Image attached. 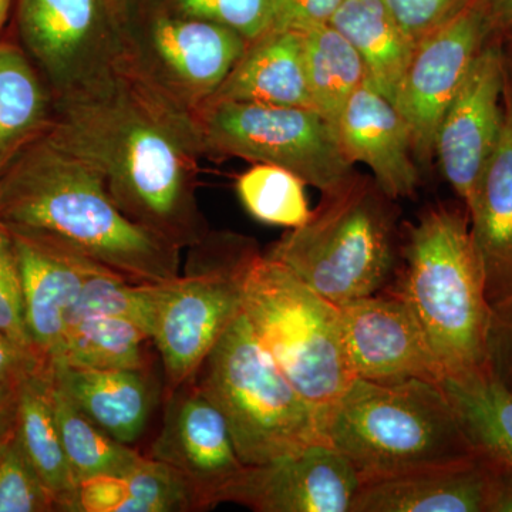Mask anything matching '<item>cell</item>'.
I'll return each instance as SVG.
<instances>
[{
    "label": "cell",
    "instance_id": "cell-1",
    "mask_svg": "<svg viewBox=\"0 0 512 512\" xmlns=\"http://www.w3.org/2000/svg\"><path fill=\"white\" fill-rule=\"evenodd\" d=\"M46 136L90 165L121 212L151 234L181 251L207 237L197 200L204 157L197 121L127 56L92 86L57 97Z\"/></svg>",
    "mask_w": 512,
    "mask_h": 512
},
{
    "label": "cell",
    "instance_id": "cell-2",
    "mask_svg": "<svg viewBox=\"0 0 512 512\" xmlns=\"http://www.w3.org/2000/svg\"><path fill=\"white\" fill-rule=\"evenodd\" d=\"M0 224L69 245L131 281L181 274V249L127 218L100 175L47 136L0 178Z\"/></svg>",
    "mask_w": 512,
    "mask_h": 512
},
{
    "label": "cell",
    "instance_id": "cell-3",
    "mask_svg": "<svg viewBox=\"0 0 512 512\" xmlns=\"http://www.w3.org/2000/svg\"><path fill=\"white\" fill-rule=\"evenodd\" d=\"M392 292L419 323L444 377L488 373L491 312L470 215L434 207L407 229Z\"/></svg>",
    "mask_w": 512,
    "mask_h": 512
},
{
    "label": "cell",
    "instance_id": "cell-4",
    "mask_svg": "<svg viewBox=\"0 0 512 512\" xmlns=\"http://www.w3.org/2000/svg\"><path fill=\"white\" fill-rule=\"evenodd\" d=\"M326 441L362 483L476 454L439 383L356 377L330 414Z\"/></svg>",
    "mask_w": 512,
    "mask_h": 512
},
{
    "label": "cell",
    "instance_id": "cell-5",
    "mask_svg": "<svg viewBox=\"0 0 512 512\" xmlns=\"http://www.w3.org/2000/svg\"><path fill=\"white\" fill-rule=\"evenodd\" d=\"M266 254L335 305L382 292L396 265V214L375 181L356 177Z\"/></svg>",
    "mask_w": 512,
    "mask_h": 512
},
{
    "label": "cell",
    "instance_id": "cell-6",
    "mask_svg": "<svg viewBox=\"0 0 512 512\" xmlns=\"http://www.w3.org/2000/svg\"><path fill=\"white\" fill-rule=\"evenodd\" d=\"M242 313L282 375L311 404L325 434L330 414L356 379L339 306L258 254L245 275Z\"/></svg>",
    "mask_w": 512,
    "mask_h": 512
},
{
    "label": "cell",
    "instance_id": "cell-7",
    "mask_svg": "<svg viewBox=\"0 0 512 512\" xmlns=\"http://www.w3.org/2000/svg\"><path fill=\"white\" fill-rule=\"evenodd\" d=\"M194 380L227 421L245 466L326 441L315 410L282 375L242 312Z\"/></svg>",
    "mask_w": 512,
    "mask_h": 512
},
{
    "label": "cell",
    "instance_id": "cell-8",
    "mask_svg": "<svg viewBox=\"0 0 512 512\" xmlns=\"http://www.w3.org/2000/svg\"><path fill=\"white\" fill-rule=\"evenodd\" d=\"M258 254L247 238L208 232L188 248L184 274L164 282L153 343L167 392L195 379L242 312L245 275Z\"/></svg>",
    "mask_w": 512,
    "mask_h": 512
},
{
    "label": "cell",
    "instance_id": "cell-9",
    "mask_svg": "<svg viewBox=\"0 0 512 512\" xmlns=\"http://www.w3.org/2000/svg\"><path fill=\"white\" fill-rule=\"evenodd\" d=\"M194 117L204 157L212 160L278 165L322 192L353 175L335 131L309 107L212 101Z\"/></svg>",
    "mask_w": 512,
    "mask_h": 512
},
{
    "label": "cell",
    "instance_id": "cell-10",
    "mask_svg": "<svg viewBox=\"0 0 512 512\" xmlns=\"http://www.w3.org/2000/svg\"><path fill=\"white\" fill-rule=\"evenodd\" d=\"M248 40L218 23L130 0L127 59L147 82L194 116L220 89Z\"/></svg>",
    "mask_w": 512,
    "mask_h": 512
},
{
    "label": "cell",
    "instance_id": "cell-11",
    "mask_svg": "<svg viewBox=\"0 0 512 512\" xmlns=\"http://www.w3.org/2000/svg\"><path fill=\"white\" fill-rule=\"evenodd\" d=\"M128 8L130 0H16L18 43L55 99L126 59Z\"/></svg>",
    "mask_w": 512,
    "mask_h": 512
},
{
    "label": "cell",
    "instance_id": "cell-12",
    "mask_svg": "<svg viewBox=\"0 0 512 512\" xmlns=\"http://www.w3.org/2000/svg\"><path fill=\"white\" fill-rule=\"evenodd\" d=\"M160 431L147 457L173 470L194 500L195 510L224 503L244 471L231 431L220 410L195 380L167 392Z\"/></svg>",
    "mask_w": 512,
    "mask_h": 512
},
{
    "label": "cell",
    "instance_id": "cell-13",
    "mask_svg": "<svg viewBox=\"0 0 512 512\" xmlns=\"http://www.w3.org/2000/svg\"><path fill=\"white\" fill-rule=\"evenodd\" d=\"M490 30L484 0H476L414 50L397 89L394 106L409 126L414 157L420 163L429 164L436 154L434 147L441 119Z\"/></svg>",
    "mask_w": 512,
    "mask_h": 512
},
{
    "label": "cell",
    "instance_id": "cell-14",
    "mask_svg": "<svg viewBox=\"0 0 512 512\" xmlns=\"http://www.w3.org/2000/svg\"><path fill=\"white\" fill-rule=\"evenodd\" d=\"M504 64L497 47L480 50L437 130L436 156L441 171L470 215L485 168L503 127L500 106Z\"/></svg>",
    "mask_w": 512,
    "mask_h": 512
},
{
    "label": "cell",
    "instance_id": "cell-15",
    "mask_svg": "<svg viewBox=\"0 0 512 512\" xmlns=\"http://www.w3.org/2000/svg\"><path fill=\"white\" fill-rule=\"evenodd\" d=\"M359 474L328 441L258 466H245L224 503L258 512H350Z\"/></svg>",
    "mask_w": 512,
    "mask_h": 512
},
{
    "label": "cell",
    "instance_id": "cell-16",
    "mask_svg": "<svg viewBox=\"0 0 512 512\" xmlns=\"http://www.w3.org/2000/svg\"><path fill=\"white\" fill-rule=\"evenodd\" d=\"M350 366L359 379L394 383L444 375L419 323L396 293L379 292L339 305Z\"/></svg>",
    "mask_w": 512,
    "mask_h": 512
},
{
    "label": "cell",
    "instance_id": "cell-17",
    "mask_svg": "<svg viewBox=\"0 0 512 512\" xmlns=\"http://www.w3.org/2000/svg\"><path fill=\"white\" fill-rule=\"evenodd\" d=\"M10 235L18 256L30 340L37 355L52 366L74 303L87 279L104 265L53 239Z\"/></svg>",
    "mask_w": 512,
    "mask_h": 512
},
{
    "label": "cell",
    "instance_id": "cell-18",
    "mask_svg": "<svg viewBox=\"0 0 512 512\" xmlns=\"http://www.w3.org/2000/svg\"><path fill=\"white\" fill-rule=\"evenodd\" d=\"M338 140L346 160L365 164L390 200L410 197L417 190L420 173L409 126L392 101L367 80L343 110Z\"/></svg>",
    "mask_w": 512,
    "mask_h": 512
},
{
    "label": "cell",
    "instance_id": "cell-19",
    "mask_svg": "<svg viewBox=\"0 0 512 512\" xmlns=\"http://www.w3.org/2000/svg\"><path fill=\"white\" fill-rule=\"evenodd\" d=\"M491 464L480 454L360 485L350 512H487Z\"/></svg>",
    "mask_w": 512,
    "mask_h": 512
},
{
    "label": "cell",
    "instance_id": "cell-20",
    "mask_svg": "<svg viewBox=\"0 0 512 512\" xmlns=\"http://www.w3.org/2000/svg\"><path fill=\"white\" fill-rule=\"evenodd\" d=\"M56 386L93 423L120 443L133 447L153 419L160 387L143 369H77L52 366Z\"/></svg>",
    "mask_w": 512,
    "mask_h": 512
},
{
    "label": "cell",
    "instance_id": "cell-21",
    "mask_svg": "<svg viewBox=\"0 0 512 512\" xmlns=\"http://www.w3.org/2000/svg\"><path fill=\"white\" fill-rule=\"evenodd\" d=\"M471 235L483 268L491 309L512 299V100L487 168L474 210Z\"/></svg>",
    "mask_w": 512,
    "mask_h": 512
},
{
    "label": "cell",
    "instance_id": "cell-22",
    "mask_svg": "<svg viewBox=\"0 0 512 512\" xmlns=\"http://www.w3.org/2000/svg\"><path fill=\"white\" fill-rule=\"evenodd\" d=\"M212 101L312 109L302 33L269 29L249 40Z\"/></svg>",
    "mask_w": 512,
    "mask_h": 512
},
{
    "label": "cell",
    "instance_id": "cell-23",
    "mask_svg": "<svg viewBox=\"0 0 512 512\" xmlns=\"http://www.w3.org/2000/svg\"><path fill=\"white\" fill-rule=\"evenodd\" d=\"M55 96L19 43L0 40V178L16 158L46 136Z\"/></svg>",
    "mask_w": 512,
    "mask_h": 512
},
{
    "label": "cell",
    "instance_id": "cell-24",
    "mask_svg": "<svg viewBox=\"0 0 512 512\" xmlns=\"http://www.w3.org/2000/svg\"><path fill=\"white\" fill-rule=\"evenodd\" d=\"M15 431L30 463L55 495L57 511L67 512L77 484L57 426L52 366H43L19 383Z\"/></svg>",
    "mask_w": 512,
    "mask_h": 512
},
{
    "label": "cell",
    "instance_id": "cell-25",
    "mask_svg": "<svg viewBox=\"0 0 512 512\" xmlns=\"http://www.w3.org/2000/svg\"><path fill=\"white\" fill-rule=\"evenodd\" d=\"M362 57L367 82L392 101L416 46L383 0H343L329 23Z\"/></svg>",
    "mask_w": 512,
    "mask_h": 512
},
{
    "label": "cell",
    "instance_id": "cell-26",
    "mask_svg": "<svg viewBox=\"0 0 512 512\" xmlns=\"http://www.w3.org/2000/svg\"><path fill=\"white\" fill-rule=\"evenodd\" d=\"M195 510L187 485L150 457L130 473L77 483L67 512H188Z\"/></svg>",
    "mask_w": 512,
    "mask_h": 512
},
{
    "label": "cell",
    "instance_id": "cell-27",
    "mask_svg": "<svg viewBox=\"0 0 512 512\" xmlns=\"http://www.w3.org/2000/svg\"><path fill=\"white\" fill-rule=\"evenodd\" d=\"M477 454L512 471V393L488 373L439 383Z\"/></svg>",
    "mask_w": 512,
    "mask_h": 512
},
{
    "label": "cell",
    "instance_id": "cell-28",
    "mask_svg": "<svg viewBox=\"0 0 512 512\" xmlns=\"http://www.w3.org/2000/svg\"><path fill=\"white\" fill-rule=\"evenodd\" d=\"M302 35L312 109L328 121L338 136L346 104L367 80L365 64L355 47L330 25Z\"/></svg>",
    "mask_w": 512,
    "mask_h": 512
},
{
    "label": "cell",
    "instance_id": "cell-29",
    "mask_svg": "<svg viewBox=\"0 0 512 512\" xmlns=\"http://www.w3.org/2000/svg\"><path fill=\"white\" fill-rule=\"evenodd\" d=\"M153 342L130 320L89 315L67 326L52 366L77 369H143L148 367L147 343Z\"/></svg>",
    "mask_w": 512,
    "mask_h": 512
},
{
    "label": "cell",
    "instance_id": "cell-30",
    "mask_svg": "<svg viewBox=\"0 0 512 512\" xmlns=\"http://www.w3.org/2000/svg\"><path fill=\"white\" fill-rule=\"evenodd\" d=\"M53 406L76 484L93 477L130 473L146 457L100 429L56 386L55 380Z\"/></svg>",
    "mask_w": 512,
    "mask_h": 512
},
{
    "label": "cell",
    "instance_id": "cell-31",
    "mask_svg": "<svg viewBox=\"0 0 512 512\" xmlns=\"http://www.w3.org/2000/svg\"><path fill=\"white\" fill-rule=\"evenodd\" d=\"M163 284L131 281L104 266L87 279L67 326L89 315L119 316L133 322L153 340Z\"/></svg>",
    "mask_w": 512,
    "mask_h": 512
},
{
    "label": "cell",
    "instance_id": "cell-32",
    "mask_svg": "<svg viewBox=\"0 0 512 512\" xmlns=\"http://www.w3.org/2000/svg\"><path fill=\"white\" fill-rule=\"evenodd\" d=\"M305 181L286 168L255 164L237 180V194L256 221L275 227H301L311 217Z\"/></svg>",
    "mask_w": 512,
    "mask_h": 512
},
{
    "label": "cell",
    "instance_id": "cell-33",
    "mask_svg": "<svg viewBox=\"0 0 512 512\" xmlns=\"http://www.w3.org/2000/svg\"><path fill=\"white\" fill-rule=\"evenodd\" d=\"M57 511L55 495L43 483L12 430L0 440V512Z\"/></svg>",
    "mask_w": 512,
    "mask_h": 512
},
{
    "label": "cell",
    "instance_id": "cell-34",
    "mask_svg": "<svg viewBox=\"0 0 512 512\" xmlns=\"http://www.w3.org/2000/svg\"><path fill=\"white\" fill-rule=\"evenodd\" d=\"M173 12L227 26L252 40L271 28L274 0H157Z\"/></svg>",
    "mask_w": 512,
    "mask_h": 512
},
{
    "label": "cell",
    "instance_id": "cell-35",
    "mask_svg": "<svg viewBox=\"0 0 512 512\" xmlns=\"http://www.w3.org/2000/svg\"><path fill=\"white\" fill-rule=\"evenodd\" d=\"M0 332L33 349L26 326L25 299L12 235L0 224ZM36 352V350H35Z\"/></svg>",
    "mask_w": 512,
    "mask_h": 512
},
{
    "label": "cell",
    "instance_id": "cell-36",
    "mask_svg": "<svg viewBox=\"0 0 512 512\" xmlns=\"http://www.w3.org/2000/svg\"><path fill=\"white\" fill-rule=\"evenodd\" d=\"M400 28L417 47L456 19L476 0H383Z\"/></svg>",
    "mask_w": 512,
    "mask_h": 512
},
{
    "label": "cell",
    "instance_id": "cell-37",
    "mask_svg": "<svg viewBox=\"0 0 512 512\" xmlns=\"http://www.w3.org/2000/svg\"><path fill=\"white\" fill-rule=\"evenodd\" d=\"M343 0H274L269 29L306 33L329 25Z\"/></svg>",
    "mask_w": 512,
    "mask_h": 512
},
{
    "label": "cell",
    "instance_id": "cell-38",
    "mask_svg": "<svg viewBox=\"0 0 512 512\" xmlns=\"http://www.w3.org/2000/svg\"><path fill=\"white\" fill-rule=\"evenodd\" d=\"M488 375L512 393V299L491 309Z\"/></svg>",
    "mask_w": 512,
    "mask_h": 512
},
{
    "label": "cell",
    "instance_id": "cell-39",
    "mask_svg": "<svg viewBox=\"0 0 512 512\" xmlns=\"http://www.w3.org/2000/svg\"><path fill=\"white\" fill-rule=\"evenodd\" d=\"M47 365L35 350L22 345L0 332V387H16L25 377Z\"/></svg>",
    "mask_w": 512,
    "mask_h": 512
},
{
    "label": "cell",
    "instance_id": "cell-40",
    "mask_svg": "<svg viewBox=\"0 0 512 512\" xmlns=\"http://www.w3.org/2000/svg\"><path fill=\"white\" fill-rule=\"evenodd\" d=\"M490 464L487 512H512V471L491 461Z\"/></svg>",
    "mask_w": 512,
    "mask_h": 512
},
{
    "label": "cell",
    "instance_id": "cell-41",
    "mask_svg": "<svg viewBox=\"0 0 512 512\" xmlns=\"http://www.w3.org/2000/svg\"><path fill=\"white\" fill-rule=\"evenodd\" d=\"M490 29H512V0H484Z\"/></svg>",
    "mask_w": 512,
    "mask_h": 512
},
{
    "label": "cell",
    "instance_id": "cell-42",
    "mask_svg": "<svg viewBox=\"0 0 512 512\" xmlns=\"http://www.w3.org/2000/svg\"><path fill=\"white\" fill-rule=\"evenodd\" d=\"M16 387L0 389V440L12 430L15 423Z\"/></svg>",
    "mask_w": 512,
    "mask_h": 512
},
{
    "label": "cell",
    "instance_id": "cell-43",
    "mask_svg": "<svg viewBox=\"0 0 512 512\" xmlns=\"http://www.w3.org/2000/svg\"><path fill=\"white\" fill-rule=\"evenodd\" d=\"M15 0H0V30L5 26L6 20H8V16L10 13V9H12V5Z\"/></svg>",
    "mask_w": 512,
    "mask_h": 512
},
{
    "label": "cell",
    "instance_id": "cell-44",
    "mask_svg": "<svg viewBox=\"0 0 512 512\" xmlns=\"http://www.w3.org/2000/svg\"><path fill=\"white\" fill-rule=\"evenodd\" d=\"M0 389H2V387H0Z\"/></svg>",
    "mask_w": 512,
    "mask_h": 512
}]
</instances>
